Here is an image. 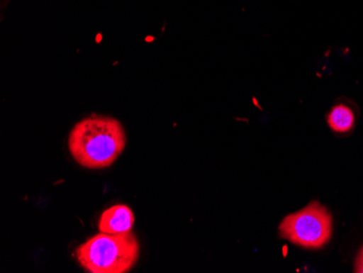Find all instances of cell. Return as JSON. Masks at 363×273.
I'll list each match as a JSON object with an SVG mask.
<instances>
[{
	"label": "cell",
	"mask_w": 363,
	"mask_h": 273,
	"mask_svg": "<svg viewBox=\"0 0 363 273\" xmlns=\"http://www.w3.org/2000/svg\"><path fill=\"white\" fill-rule=\"evenodd\" d=\"M126 133L119 120L94 115L77 122L69 135L71 155L79 166L105 169L125 150Z\"/></svg>",
	"instance_id": "obj_1"
},
{
	"label": "cell",
	"mask_w": 363,
	"mask_h": 273,
	"mask_svg": "<svg viewBox=\"0 0 363 273\" xmlns=\"http://www.w3.org/2000/svg\"><path fill=\"white\" fill-rule=\"evenodd\" d=\"M85 270L91 273H126L135 266L140 256L138 240L132 231L93 236L75 250Z\"/></svg>",
	"instance_id": "obj_2"
},
{
	"label": "cell",
	"mask_w": 363,
	"mask_h": 273,
	"mask_svg": "<svg viewBox=\"0 0 363 273\" xmlns=\"http://www.w3.org/2000/svg\"><path fill=\"white\" fill-rule=\"evenodd\" d=\"M328 124L336 133H347L352 131L356 122L354 110L346 104H337L328 111Z\"/></svg>",
	"instance_id": "obj_5"
},
{
	"label": "cell",
	"mask_w": 363,
	"mask_h": 273,
	"mask_svg": "<svg viewBox=\"0 0 363 273\" xmlns=\"http://www.w3.org/2000/svg\"><path fill=\"white\" fill-rule=\"evenodd\" d=\"M134 223L135 217L128 206L114 205L101 213L98 228L103 233L119 234L132 231Z\"/></svg>",
	"instance_id": "obj_4"
},
{
	"label": "cell",
	"mask_w": 363,
	"mask_h": 273,
	"mask_svg": "<svg viewBox=\"0 0 363 273\" xmlns=\"http://www.w3.org/2000/svg\"><path fill=\"white\" fill-rule=\"evenodd\" d=\"M354 272L363 273V247L359 250L357 255L356 262H354Z\"/></svg>",
	"instance_id": "obj_6"
},
{
	"label": "cell",
	"mask_w": 363,
	"mask_h": 273,
	"mask_svg": "<svg viewBox=\"0 0 363 273\" xmlns=\"http://www.w3.org/2000/svg\"><path fill=\"white\" fill-rule=\"evenodd\" d=\"M332 232L331 213L318 201L287 216L279 224V235L307 250H319L325 246L331 240Z\"/></svg>",
	"instance_id": "obj_3"
}]
</instances>
